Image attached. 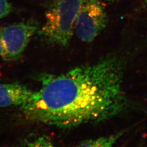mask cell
I'll return each instance as SVG.
<instances>
[{
  "label": "cell",
  "mask_w": 147,
  "mask_h": 147,
  "mask_svg": "<svg viewBox=\"0 0 147 147\" xmlns=\"http://www.w3.org/2000/svg\"><path fill=\"white\" fill-rule=\"evenodd\" d=\"M124 71L121 58L109 55L59 75L42 74V87L21 110L28 119L61 128L109 119L129 104Z\"/></svg>",
  "instance_id": "cell-1"
},
{
  "label": "cell",
  "mask_w": 147,
  "mask_h": 147,
  "mask_svg": "<svg viewBox=\"0 0 147 147\" xmlns=\"http://www.w3.org/2000/svg\"><path fill=\"white\" fill-rule=\"evenodd\" d=\"M84 0H56L45 14L38 33L48 43L65 47L70 42L79 9Z\"/></svg>",
  "instance_id": "cell-2"
},
{
  "label": "cell",
  "mask_w": 147,
  "mask_h": 147,
  "mask_svg": "<svg viewBox=\"0 0 147 147\" xmlns=\"http://www.w3.org/2000/svg\"><path fill=\"white\" fill-rule=\"evenodd\" d=\"M105 5L100 0H84L78 13L74 31L82 42L93 41L107 24Z\"/></svg>",
  "instance_id": "cell-3"
},
{
  "label": "cell",
  "mask_w": 147,
  "mask_h": 147,
  "mask_svg": "<svg viewBox=\"0 0 147 147\" xmlns=\"http://www.w3.org/2000/svg\"><path fill=\"white\" fill-rule=\"evenodd\" d=\"M38 29L37 25L31 22H18L0 29L2 57L8 61L18 59Z\"/></svg>",
  "instance_id": "cell-4"
},
{
  "label": "cell",
  "mask_w": 147,
  "mask_h": 147,
  "mask_svg": "<svg viewBox=\"0 0 147 147\" xmlns=\"http://www.w3.org/2000/svg\"><path fill=\"white\" fill-rule=\"evenodd\" d=\"M34 92L19 82L0 84V107H22L31 100Z\"/></svg>",
  "instance_id": "cell-5"
},
{
  "label": "cell",
  "mask_w": 147,
  "mask_h": 147,
  "mask_svg": "<svg viewBox=\"0 0 147 147\" xmlns=\"http://www.w3.org/2000/svg\"><path fill=\"white\" fill-rule=\"evenodd\" d=\"M126 131V130H122L107 136L86 140L81 142L76 147H113L118 140Z\"/></svg>",
  "instance_id": "cell-6"
},
{
  "label": "cell",
  "mask_w": 147,
  "mask_h": 147,
  "mask_svg": "<svg viewBox=\"0 0 147 147\" xmlns=\"http://www.w3.org/2000/svg\"><path fill=\"white\" fill-rule=\"evenodd\" d=\"M24 147H56L47 137H39L30 142H27Z\"/></svg>",
  "instance_id": "cell-7"
},
{
  "label": "cell",
  "mask_w": 147,
  "mask_h": 147,
  "mask_svg": "<svg viewBox=\"0 0 147 147\" xmlns=\"http://www.w3.org/2000/svg\"><path fill=\"white\" fill-rule=\"evenodd\" d=\"M13 11V7L7 0H0V20L8 16Z\"/></svg>",
  "instance_id": "cell-8"
},
{
  "label": "cell",
  "mask_w": 147,
  "mask_h": 147,
  "mask_svg": "<svg viewBox=\"0 0 147 147\" xmlns=\"http://www.w3.org/2000/svg\"><path fill=\"white\" fill-rule=\"evenodd\" d=\"M2 54H3V48H2V44H1V40H0V56L2 57Z\"/></svg>",
  "instance_id": "cell-9"
},
{
  "label": "cell",
  "mask_w": 147,
  "mask_h": 147,
  "mask_svg": "<svg viewBox=\"0 0 147 147\" xmlns=\"http://www.w3.org/2000/svg\"><path fill=\"white\" fill-rule=\"evenodd\" d=\"M146 1V3H147V0H145Z\"/></svg>",
  "instance_id": "cell-10"
}]
</instances>
